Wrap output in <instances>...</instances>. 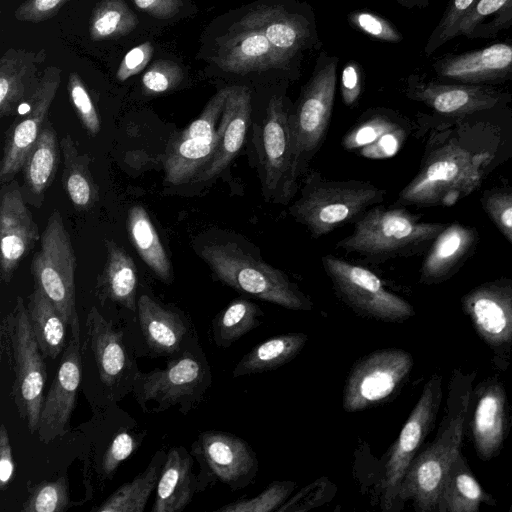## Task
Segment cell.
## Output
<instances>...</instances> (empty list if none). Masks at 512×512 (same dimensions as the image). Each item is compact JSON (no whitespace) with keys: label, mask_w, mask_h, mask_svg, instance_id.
Masks as SVG:
<instances>
[{"label":"cell","mask_w":512,"mask_h":512,"mask_svg":"<svg viewBox=\"0 0 512 512\" xmlns=\"http://www.w3.org/2000/svg\"><path fill=\"white\" fill-rule=\"evenodd\" d=\"M475 372L453 369L444 416L433 441L418 452L399 486L396 505L412 501L418 512H437L442 484L461 453Z\"/></svg>","instance_id":"obj_1"},{"label":"cell","mask_w":512,"mask_h":512,"mask_svg":"<svg viewBox=\"0 0 512 512\" xmlns=\"http://www.w3.org/2000/svg\"><path fill=\"white\" fill-rule=\"evenodd\" d=\"M199 251L214 275L234 290L294 311H310L313 302L260 248L238 233H223Z\"/></svg>","instance_id":"obj_2"},{"label":"cell","mask_w":512,"mask_h":512,"mask_svg":"<svg viewBox=\"0 0 512 512\" xmlns=\"http://www.w3.org/2000/svg\"><path fill=\"white\" fill-rule=\"evenodd\" d=\"M293 103L287 95L275 90L262 109L253 101L252 122L248 134L249 158L256 169L264 200L288 205L298 191L291 127Z\"/></svg>","instance_id":"obj_3"},{"label":"cell","mask_w":512,"mask_h":512,"mask_svg":"<svg viewBox=\"0 0 512 512\" xmlns=\"http://www.w3.org/2000/svg\"><path fill=\"white\" fill-rule=\"evenodd\" d=\"M207 60L233 77L235 85L279 88L294 82L300 69L279 53L264 35L247 6L239 8L218 34Z\"/></svg>","instance_id":"obj_4"},{"label":"cell","mask_w":512,"mask_h":512,"mask_svg":"<svg viewBox=\"0 0 512 512\" xmlns=\"http://www.w3.org/2000/svg\"><path fill=\"white\" fill-rule=\"evenodd\" d=\"M386 191L369 181L328 179L319 171L304 174L299 197L288 204L289 215L320 238L384 201Z\"/></svg>","instance_id":"obj_5"},{"label":"cell","mask_w":512,"mask_h":512,"mask_svg":"<svg viewBox=\"0 0 512 512\" xmlns=\"http://www.w3.org/2000/svg\"><path fill=\"white\" fill-rule=\"evenodd\" d=\"M444 228L443 224L420 222L402 207L378 204L354 223L352 233L338 241L336 248L357 255L362 263L381 264L418 252Z\"/></svg>","instance_id":"obj_6"},{"label":"cell","mask_w":512,"mask_h":512,"mask_svg":"<svg viewBox=\"0 0 512 512\" xmlns=\"http://www.w3.org/2000/svg\"><path fill=\"white\" fill-rule=\"evenodd\" d=\"M488 152H472L458 144L447 143L431 150L417 175L400 191L399 205L450 206L477 189Z\"/></svg>","instance_id":"obj_7"},{"label":"cell","mask_w":512,"mask_h":512,"mask_svg":"<svg viewBox=\"0 0 512 512\" xmlns=\"http://www.w3.org/2000/svg\"><path fill=\"white\" fill-rule=\"evenodd\" d=\"M2 336L9 346L14 380L11 396L20 418L31 434L38 429L47 372L44 357L32 330L27 307L18 297L14 309L4 319Z\"/></svg>","instance_id":"obj_8"},{"label":"cell","mask_w":512,"mask_h":512,"mask_svg":"<svg viewBox=\"0 0 512 512\" xmlns=\"http://www.w3.org/2000/svg\"><path fill=\"white\" fill-rule=\"evenodd\" d=\"M339 58L323 51L319 54L309 80L291 109L296 167L299 177L322 146L330 123Z\"/></svg>","instance_id":"obj_9"},{"label":"cell","mask_w":512,"mask_h":512,"mask_svg":"<svg viewBox=\"0 0 512 512\" xmlns=\"http://www.w3.org/2000/svg\"><path fill=\"white\" fill-rule=\"evenodd\" d=\"M337 297L362 317L383 322H403L414 316L413 306L385 288L371 270L334 255L321 258Z\"/></svg>","instance_id":"obj_10"},{"label":"cell","mask_w":512,"mask_h":512,"mask_svg":"<svg viewBox=\"0 0 512 512\" xmlns=\"http://www.w3.org/2000/svg\"><path fill=\"white\" fill-rule=\"evenodd\" d=\"M76 258L69 233L59 211L50 215L40 237V249L31 263L38 288L56 307L66 324L77 316L75 309Z\"/></svg>","instance_id":"obj_11"},{"label":"cell","mask_w":512,"mask_h":512,"mask_svg":"<svg viewBox=\"0 0 512 512\" xmlns=\"http://www.w3.org/2000/svg\"><path fill=\"white\" fill-rule=\"evenodd\" d=\"M413 365L412 355L399 348L376 350L360 358L348 374L343 409L359 412L382 404L400 390Z\"/></svg>","instance_id":"obj_12"},{"label":"cell","mask_w":512,"mask_h":512,"mask_svg":"<svg viewBox=\"0 0 512 512\" xmlns=\"http://www.w3.org/2000/svg\"><path fill=\"white\" fill-rule=\"evenodd\" d=\"M246 6L272 46L300 69L305 53L319 44L310 5L298 0H256Z\"/></svg>","instance_id":"obj_13"},{"label":"cell","mask_w":512,"mask_h":512,"mask_svg":"<svg viewBox=\"0 0 512 512\" xmlns=\"http://www.w3.org/2000/svg\"><path fill=\"white\" fill-rule=\"evenodd\" d=\"M442 376L433 374L391 446L385 463L382 508L396 507V497L402 479L426 437L434 428L442 400Z\"/></svg>","instance_id":"obj_14"},{"label":"cell","mask_w":512,"mask_h":512,"mask_svg":"<svg viewBox=\"0 0 512 512\" xmlns=\"http://www.w3.org/2000/svg\"><path fill=\"white\" fill-rule=\"evenodd\" d=\"M463 312L501 370L512 365V281L482 284L461 299Z\"/></svg>","instance_id":"obj_15"},{"label":"cell","mask_w":512,"mask_h":512,"mask_svg":"<svg viewBox=\"0 0 512 512\" xmlns=\"http://www.w3.org/2000/svg\"><path fill=\"white\" fill-rule=\"evenodd\" d=\"M210 382L209 366L186 353L169 362L164 369L138 373L134 393L143 410L149 402L158 404L157 411L176 404L189 408L193 401L201 399Z\"/></svg>","instance_id":"obj_16"},{"label":"cell","mask_w":512,"mask_h":512,"mask_svg":"<svg viewBox=\"0 0 512 512\" xmlns=\"http://www.w3.org/2000/svg\"><path fill=\"white\" fill-rule=\"evenodd\" d=\"M61 81V69L47 67L42 73L35 93L25 101L27 109L15 119L6 132L0 180L7 184L22 170L25 159L44 127L46 116L56 96Z\"/></svg>","instance_id":"obj_17"},{"label":"cell","mask_w":512,"mask_h":512,"mask_svg":"<svg viewBox=\"0 0 512 512\" xmlns=\"http://www.w3.org/2000/svg\"><path fill=\"white\" fill-rule=\"evenodd\" d=\"M71 328L69 343L42 405L37 433L39 440L45 444L67 433L81 383L82 360L78 316L72 321Z\"/></svg>","instance_id":"obj_18"},{"label":"cell","mask_w":512,"mask_h":512,"mask_svg":"<svg viewBox=\"0 0 512 512\" xmlns=\"http://www.w3.org/2000/svg\"><path fill=\"white\" fill-rule=\"evenodd\" d=\"M405 93L410 99L450 116L491 110L509 98L508 94L490 85L427 80L418 74L408 76Z\"/></svg>","instance_id":"obj_19"},{"label":"cell","mask_w":512,"mask_h":512,"mask_svg":"<svg viewBox=\"0 0 512 512\" xmlns=\"http://www.w3.org/2000/svg\"><path fill=\"white\" fill-rule=\"evenodd\" d=\"M467 424L477 456L482 461L497 456L507 432V394L500 380L489 377L473 388Z\"/></svg>","instance_id":"obj_20"},{"label":"cell","mask_w":512,"mask_h":512,"mask_svg":"<svg viewBox=\"0 0 512 512\" xmlns=\"http://www.w3.org/2000/svg\"><path fill=\"white\" fill-rule=\"evenodd\" d=\"M438 80L454 83L486 84L512 80V41L462 53H447L431 65Z\"/></svg>","instance_id":"obj_21"},{"label":"cell","mask_w":512,"mask_h":512,"mask_svg":"<svg viewBox=\"0 0 512 512\" xmlns=\"http://www.w3.org/2000/svg\"><path fill=\"white\" fill-rule=\"evenodd\" d=\"M40 237L17 182L7 183L0 200V276L4 283L11 281L19 263Z\"/></svg>","instance_id":"obj_22"},{"label":"cell","mask_w":512,"mask_h":512,"mask_svg":"<svg viewBox=\"0 0 512 512\" xmlns=\"http://www.w3.org/2000/svg\"><path fill=\"white\" fill-rule=\"evenodd\" d=\"M199 450L211 474L232 489L251 484L259 470L256 453L242 438L222 431L199 435Z\"/></svg>","instance_id":"obj_23"},{"label":"cell","mask_w":512,"mask_h":512,"mask_svg":"<svg viewBox=\"0 0 512 512\" xmlns=\"http://www.w3.org/2000/svg\"><path fill=\"white\" fill-rule=\"evenodd\" d=\"M225 107L218 125L220 140L211 162L195 178L210 181L218 177L243 149L252 122L253 91L248 86L230 85Z\"/></svg>","instance_id":"obj_24"},{"label":"cell","mask_w":512,"mask_h":512,"mask_svg":"<svg viewBox=\"0 0 512 512\" xmlns=\"http://www.w3.org/2000/svg\"><path fill=\"white\" fill-rule=\"evenodd\" d=\"M45 57L44 51L29 52L11 48L0 59V116L15 114L23 102L38 88L41 76L38 66Z\"/></svg>","instance_id":"obj_25"},{"label":"cell","mask_w":512,"mask_h":512,"mask_svg":"<svg viewBox=\"0 0 512 512\" xmlns=\"http://www.w3.org/2000/svg\"><path fill=\"white\" fill-rule=\"evenodd\" d=\"M195 490L191 456L181 447L171 448L163 462L152 511H182L191 502Z\"/></svg>","instance_id":"obj_26"},{"label":"cell","mask_w":512,"mask_h":512,"mask_svg":"<svg viewBox=\"0 0 512 512\" xmlns=\"http://www.w3.org/2000/svg\"><path fill=\"white\" fill-rule=\"evenodd\" d=\"M219 140V128L208 136L173 139L164 155L166 181L180 185L195 179L211 162Z\"/></svg>","instance_id":"obj_27"},{"label":"cell","mask_w":512,"mask_h":512,"mask_svg":"<svg viewBox=\"0 0 512 512\" xmlns=\"http://www.w3.org/2000/svg\"><path fill=\"white\" fill-rule=\"evenodd\" d=\"M475 234L469 227L452 224L433 240L420 270V281L433 284L444 280L457 263L469 252Z\"/></svg>","instance_id":"obj_28"},{"label":"cell","mask_w":512,"mask_h":512,"mask_svg":"<svg viewBox=\"0 0 512 512\" xmlns=\"http://www.w3.org/2000/svg\"><path fill=\"white\" fill-rule=\"evenodd\" d=\"M139 324L147 346L155 353L168 355L179 351L186 333L180 316L164 308L148 295L137 302Z\"/></svg>","instance_id":"obj_29"},{"label":"cell","mask_w":512,"mask_h":512,"mask_svg":"<svg viewBox=\"0 0 512 512\" xmlns=\"http://www.w3.org/2000/svg\"><path fill=\"white\" fill-rule=\"evenodd\" d=\"M483 503L494 506L496 500L483 489L460 453L444 478L437 512H478Z\"/></svg>","instance_id":"obj_30"},{"label":"cell","mask_w":512,"mask_h":512,"mask_svg":"<svg viewBox=\"0 0 512 512\" xmlns=\"http://www.w3.org/2000/svg\"><path fill=\"white\" fill-rule=\"evenodd\" d=\"M87 329L100 380L106 386H111L118 380L126 364L123 334L116 331L96 307H92L88 313Z\"/></svg>","instance_id":"obj_31"},{"label":"cell","mask_w":512,"mask_h":512,"mask_svg":"<svg viewBox=\"0 0 512 512\" xmlns=\"http://www.w3.org/2000/svg\"><path fill=\"white\" fill-rule=\"evenodd\" d=\"M308 335L292 332L259 343L245 354L233 369L234 378L277 369L292 361L304 348Z\"/></svg>","instance_id":"obj_32"},{"label":"cell","mask_w":512,"mask_h":512,"mask_svg":"<svg viewBox=\"0 0 512 512\" xmlns=\"http://www.w3.org/2000/svg\"><path fill=\"white\" fill-rule=\"evenodd\" d=\"M107 260L100 277L105 298L136 311L137 267L131 256L112 240H106Z\"/></svg>","instance_id":"obj_33"},{"label":"cell","mask_w":512,"mask_h":512,"mask_svg":"<svg viewBox=\"0 0 512 512\" xmlns=\"http://www.w3.org/2000/svg\"><path fill=\"white\" fill-rule=\"evenodd\" d=\"M27 311L43 357L56 359L66 343V322L56 307L36 287L28 298Z\"/></svg>","instance_id":"obj_34"},{"label":"cell","mask_w":512,"mask_h":512,"mask_svg":"<svg viewBox=\"0 0 512 512\" xmlns=\"http://www.w3.org/2000/svg\"><path fill=\"white\" fill-rule=\"evenodd\" d=\"M127 231L141 259L162 281L169 283L172 279L170 260L149 215L141 205L130 208Z\"/></svg>","instance_id":"obj_35"},{"label":"cell","mask_w":512,"mask_h":512,"mask_svg":"<svg viewBox=\"0 0 512 512\" xmlns=\"http://www.w3.org/2000/svg\"><path fill=\"white\" fill-rule=\"evenodd\" d=\"M60 148L55 129L51 123L44 124L22 167L25 183L33 195L41 196L53 182Z\"/></svg>","instance_id":"obj_36"},{"label":"cell","mask_w":512,"mask_h":512,"mask_svg":"<svg viewBox=\"0 0 512 512\" xmlns=\"http://www.w3.org/2000/svg\"><path fill=\"white\" fill-rule=\"evenodd\" d=\"M60 147L64 157L63 189L77 210H88L99 199L98 186L92 177L85 158L79 155L69 134L62 138Z\"/></svg>","instance_id":"obj_37"},{"label":"cell","mask_w":512,"mask_h":512,"mask_svg":"<svg viewBox=\"0 0 512 512\" xmlns=\"http://www.w3.org/2000/svg\"><path fill=\"white\" fill-rule=\"evenodd\" d=\"M512 27V0H477L457 31L468 39H491Z\"/></svg>","instance_id":"obj_38"},{"label":"cell","mask_w":512,"mask_h":512,"mask_svg":"<svg viewBox=\"0 0 512 512\" xmlns=\"http://www.w3.org/2000/svg\"><path fill=\"white\" fill-rule=\"evenodd\" d=\"M262 309L253 301L239 297L231 301L213 320V338L217 346L229 347L261 325Z\"/></svg>","instance_id":"obj_39"},{"label":"cell","mask_w":512,"mask_h":512,"mask_svg":"<svg viewBox=\"0 0 512 512\" xmlns=\"http://www.w3.org/2000/svg\"><path fill=\"white\" fill-rule=\"evenodd\" d=\"M159 452L145 471L132 481L120 486L100 506L93 508L97 512H142L147 501L156 488L160 473L162 457L158 459Z\"/></svg>","instance_id":"obj_40"},{"label":"cell","mask_w":512,"mask_h":512,"mask_svg":"<svg viewBox=\"0 0 512 512\" xmlns=\"http://www.w3.org/2000/svg\"><path fill=\"white\" fill-rule=\"evenodd\" d=\"M139 20L124 0H101L93 9L89 22V36L102 41L125 36L132 32Z\"/></svg>","instance_id":"obj_41"},{"label":"cell","mask_w":512,"mask_h":512,"mask_svg":"<svg viewBox=\"0 0 512 512\" xmlns=\"http://www.w3.org/2000/svg\"><path fill=\"white\" fill-rule=\"evenodd\" d=\"M403 126V120L394 111L387 108L369 109L345 133L341 144L347 151L358 152L386 133Z\"/></svg>","instance_id":"obj_42"},{"label":"cell","mask_w":512,"mask_h":512,"mask_svg":"<svg viewBox=\"0 0 512 512\" xmlns=\"http://www.w3.org/2000/svg\"><path fill=\"white\" fill-rule=\"evenodd\" d=\"M28 491L21 512H63L71 505L65 476L32 485Z\"/></svg>","instance_id":"obj_43"},{"label":"cell","mask_w":512,"mask_h":512,"mask_svg":"<svg viewBox=\"0 0 512 512\" xmlns=\"http://www.w3.org/2000/svg\"><path fill=\"white\" fill-rule=\"evenodd\" d=\"M296 487L292 480H275L254 498L241 499L219 508V512H273L289 498Z\"/></svg>","instance_id":"obj_44"},{"label":"cell","mask_w":512,"mask_h":512,"mask_svg":"<svg viewBox=\"0 0 512 512\" xmlns=\"http://www.w3.org/2000/svg\"><path fill=\"white\" fill-rule=\"evenodd\" d=\"M477 0H448L445 10L429 35L424 46V54L432 55L445 43L457 37L460 23Z\"/></svg>","instance_id":"obj_45"},{"label":"cell","mask_w":512,"mask_h":512,"mask_svg":"<svg viewBox=\"0 0 512 512\" xmlns=\"http://www.w3.org/2000/svg\"><path fill=\"white\" fill-rule=\"evenodd\" d=\"M184 78L183 69L174 61H154L144 72L141 84L146 95H159L177 88Z\"/></svg>","instance_id":"obj_46"},{"label":"cell","mask_w":512,"mask_h":512,"mask_svg":"<svg viewBox=\"0 0 512 512\" xmlns=\"http://www.w3.org/2000/svg\"><path fill=\"white\" fill-rule=\"evenodd\" d=\"M231 86L219 89L207 102L200 115L192 121L180 136L203 137L216 133Z\"/></svg>","instance_id":"obj_47"},{"label":"cell","mask_w":512,"mask_h":512,"mask_svg":"<svg viewBox=\"0 0 512 512\" xmlns=\"http://www.w3.org/2000/svg\"><path fill=\"white\" fill-rule=\"evenodd\" d=\"M67 90L70 101L83 127L90 135L96 136L100 131L99 115L78 73H69Z\"/></svg>","instance_id":"obj_48"},{"label":"cell","mask_w":512,"mask_h":512,"mask_svg":"<svg viewBox=\"0 0 512 512\" xmlns=\"http://www.w3.org/2000/svg\"><path fill=\"white\" fill-rule=\"evenodd\" d=\"M347 20L351 27L375 40L388 43L403 40L402 34L389 20L375 13L354 11L348 14Z\"/></svg>","instance_id":"obj_49"},{"label":"cell","mask_w":512,"mask_h":512,"mask_svg":"<svg viewBox=\"0 0 512 512\" xmlns=\"http://www.w3.org/2000/svg\"><path fill=\"white\" fill-rule=\"evenodd\" d=\"M335 486L328 478H320L304 487L293 498L287 500L277 512L305 511L321 505L333 497Z\"/></svg>","instance_id":"obj_50"},{"label":"cell","mask_w":512,"mask_h":512,"mask_svg":"<svg viewBox=\"0 0 512 512\" xmlns=\"http://www.w3.org/2000/svg\"><path fill=\"white\" fill-rule=\"evenodd\" d=\"M483 206L503 235L512 244V193H489L483 198Z\"/></svg>","instance_id":"obj_51"},{"label":"cell","mask_w":512,"mask_h":512,"mask_svg":"<svg viewBox=\"0 0 512 512\" xmlns=\"http://www.w3.org/2000/svg\"><path fill=\"white\" fill-rule=\"evenodd\" d=\"M71 0H25L15 10L18 21L39 23L51 19Z\"/></svg>","instance_id":"obj_52"},{"label":"cell","mask_w":512,"mask_h":512,"mask_svg":"<svg viewBox=\"0 0 512 512\" xmlns=\"http://www.w3.org/2000/svg\"><path fill=\"white\" fill-rule=\"evenodd\" d=\"M135 438L128 432L118 433L107 448L102 460V472L110 478L116 469L136 449Z\"/></svg>","instance_id":"obj_53"},{"label":"cell","mask_w":512,"mask_h":512,"mask_svg":"<svg viewBox=\"0 0 512 512\" xmlns=\"http://www.w3.org/2000/svg\"><path fill=\"white\" fill-rule=\"evenodd\" d=\"M153 53L154 47L149 41L133 47L120 62L116 72L117 80L124 82L128 78L140 73L150 62Z\"/></svg>","instance_id":"obj_54"},{"label":"cell","mask_w":512,"mask_h":512,"mask_svg":"<svg viewBox=\"0 0 512 512\" xmlns=\"http://www.w3.org/2000/svg\"><path fill=\"white\" fill-rule=\"evenodd\" d=\"M407 137L405 127L386 133L376 142L360 149L358 154L368 159H385L394 156Z\"/></svg>","instance_id":"obj_55"},{"label":"cell","mask_w":512,"mask_h":512,"mask_svg":"<svg viewBox=\"0 0 512 512\" xmlns=\"http://www.w3.org/2000/svg\"><path fill=\"white\" fill-rule=\"evenodd\" d=\"M364 82V73L360 64L356 61H348L342 69L340 91L343 103L347 107L357 104Z\"/></svg>","instance_id":"obj_56"},{"label":"cell","mask_w":512,"mask_h":512,"mask_svg":"<svg viewBox=\"0 0 512 512\" xmlns=\"http://www.w3.org/2000/svg\"><path fill=\"white\" fill-rule=\"evenodd\" d=\"M15 462L8 430L5 424L0 427V488L4 491L13 479Z\"/></svg>","instance_id":"obj_57"},{"label":"cell","mask_w":512,"mask_h":512,"mask_svg":"<svg viewBox=\"0 0 512 512\" xmlns=\"http://www.w3.org/2000/svg\"><path fill=\"white\" fill-rule=\"evenodd\" d=\"M143 12L158 19L176 16L183 7V0H132Z\"/></svg>","instance_id":"obj_58"},{"label":"cell","mask_w":512,"mask_h":512,"mask_svg":"<svg viewBox=\"0 0 512 512\" xmlns=\"http://www.w3.org/2000/svg\"><path fill=\"white\" fill-rule=\"evenodd\" d=\"M394 1L408 9L417 7L416 2L414 0H394Z\"/></svg>","instance_id":"obj_59"},{"label":"cell","mask_w":512,"mask_h":512,"mask_svg":"<svg viewBox=\"0 0 512 512\" xmlns=\"http://www.w3.org/2000/svg\"><path fill=\"white\" fill-rule=\"evenodd\" d=\"M418 8H426L429 5V0H414Z\"/></svg>","instance_id":"obj_60"},{"label":"cell","mask_w":512,"mask_h":512,"mask_svg":"<svg viewBox=\"0 0 512 512\" xmlns=\"http://www.w3.org/2000/svg\"><path fill=\"white\" fill-rule=\"evenodd\" d=\"M509 511H512V505H511V507H510Z\"/></svg>","instance_id":"obj_61"}]
</instances>
